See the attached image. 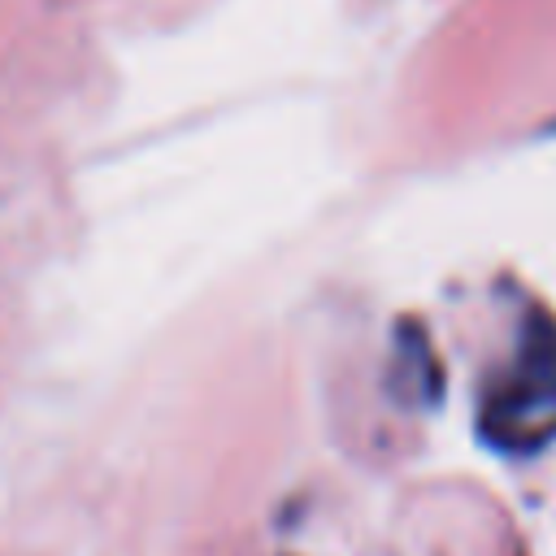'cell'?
Returning <instances> with one entry per match:
<instances>
[{
	"label": "cell",
	"instance_id": "6da1fadb",
	"mask_svg": "<svg viewBox=\"0 0 556 556\" xmlns=\"http://www.w3.org/2000/svg\"><path fill=\"white\" fill-rule=\"evenodd\" d=\"M478 434L504 456H534L556 439V317L526 308L508 361L478 391Z\"/></svg>",
	"mask_w": 556,
	"mask_h": 556
},
{
	"label": "cell",
	"instance_id": "7a4b0ae2",
	"mask_svg": "<svg viewBox=\"0 0 556 556\" xmlns=\"http://www.w3.org/2000/svg\"><path fill=\"white\" fill-rule=\"evenodd\" d=\"M391 382L404 395V404H439V391H443L439 356L430 352V339L413 321H404L395 334V378Z\"/></svg>",
	"mask_w": 556,
	"mask_h": 556
}]
</instances>
